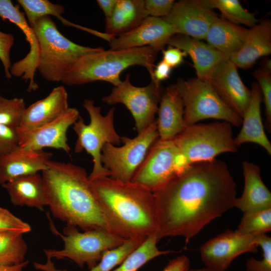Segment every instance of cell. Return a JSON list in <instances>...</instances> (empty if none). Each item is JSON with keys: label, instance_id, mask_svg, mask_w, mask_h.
Here are the masks:
<instances>
[{"label": "cell", "instance_id": "cell-1", "mask_svg": "<svg viewBox=\"0 0 271 271\" xmlns=\"http://www.w3.org/2000/svg\"><path fill=\"white\" fill-rule=\"evenodd\" d=\"M156 235L186 242L211 221L235 207L236 184L225 163L214 159L189 166L153 192Z\"/></svg>", "mask_w": 271, "mask_h": 271}, {"label": "cell", "instance_id": "cell-2", "mask_svg": "<svg viewBox=\"0 0 271 271\" xmlns=\"http://www.w3.org/2000/svg\"><path fill=\"white\" fill-rule=\"evenodd\" d=\"M41 176L47 205L55 217L83 231L113 232L84 168L50 160Z\"/></svg>", "mask_w": 271, "mask_h": 271}, {"label": "cell", "instance_id": "cell-3", "mask_svg": "<svg viewBox=\"0 0 271 271\" xmlns=\"http://www.w3.org/2000/svg\"><path fill=\"white\" fill-rule=\"evenodd\" d=\"M89 181L114 233L140 240L156 234L157 209L153 192L131 181L122 182L108 176Z\"/></svg>", "mask_w": 271, "mask_h": 271}, {"label": "cell", "instance_id": "cell-4", "mask_svg": "<svg viewBox=\"0 0 271 271\" xmlns=\"http://www.w3.org/2000/svg\"><path fill=\"white\" fill-rule=\"evenodd\" d=\"M159 52L150 46L118 50L103 48L79 58L61 82L72 86L103 81L116 86L121 81V72L134 65L146 68L151 78Z\"/></svg>", "mask_w": 271, "mask_h": 271}, {"label": "cell", "instance_id": "cell-5", "mask_svg": "<svg viewBox=\"0 0 271 271\" xmlns=\"http://www.w3.org/2000/svg\"><path fill=\"white\" fill-rule=\"evenodd\" d=\"M32 28L39 47L37 70L51 82H61L79 58L103 49L80 45L69 40L61 33L50 16L38 20Z\"/></svg>", "mask_w": 271, "mask_h": 271}, {"label": "cell", "instance_id": "cell-6", "mask_svg": "<svg viewBox=\"0 0 271 271\" xmlns=\"http://www.w3.org/2000/svg\"><path fill=\"white\" fill-rule=\"evenodd\" d=\"M232 126L226 121L187 126L173 139L184 167L213 160L223 153L237 152Z\"/></svg>", "mask_w": 271, "mask_h": 271}, {"label": "cell", "instance_id": "cell-7", "mask_svg": "<svg viewBox=\"0 0 271 271\" xmlns=\"http://www.w3.org/2000/svg\"><path fill=\"white\" fill-rule=\"evenodd\" d=\"M83 105L89 114L90 122L86 124L80 116L73 124V129L77 136L74 152L78 154L85 151L92 157L93 166L88 176L89 179L109 176V172L101 163V151L106 144L117 146L121 143V137L114 125L115 108H111L106 115H102L101 107L95 106L92 100L84 99Z\"/></svg>", "mask_w": 271, "mask_h": 271}, {"label": "cell", "instance_id": "cell-8", "mask_svg": "<svg viewBox=\"0 0 271 271\" xmlns=\"http://www.w3.org/2000/svg\"><path fill=\"white\" fill-rule=\"evenodd\" d=\"M50 224L52 232L63 240L64 247L61 250L44 249L46 256L58 259L67 258L81 267L86 264L89 269L97 264L105 251L121 245L128 239L103 229L80 232L71 225L64 227L62 234L52 222Z\"/></svg>", "mask_w": 271, "mask_h": 271}, {"label": "cell", "instance_id": "cell-9", "mask_svg": "<svg viewBox=\"0 0 271 271\" xmlns=\"http://www.w3.org/2000/svg\"><path fill=\"white\" fill-rule=\"evenodd\" d=\"M175 85L183 100L187 126L209 118L222 120L237 127L241 125L242 118L223 102L207 79L179 78Z\"/></svg>", "mask_w": 271, "mask_h": 271}, {"label": "cell", "instance_id": "cell-10", "mask_svg": "<svg viewBox=\"0 0 271 271\" xmlns=\"http://www.w3.org/2000/svg\"><path fill=\"white\" fill-rule=\"evenodd\" d=\"M159 139L156 120L133 138L121 137L123 145L105 144L101 151V163L109 177L122 182L131 181L136 171L154 143Z\"/></svg>", "mask_w": 271, "mask_h": 271}, {"label": "cell", "instance_id": "cell-11", "mask_svg": "<svg viewBox=\"0 0 271 271\" xmlns=\"http://www.w3.org/2000/svg\"><path fill=\"white\" fill-rule=\"evenodd\" d=\"M162 92L161 83L151 80L146 86H136L131 84L130 75L127 74L102 100L108 105L123 104L133 117L138 134L155 121Z\"/></svg>", "mask_w": 271, "mask_h": 271}, {"label": "cell", "instance_id": "cell-12", "mask_svg": "<svg viewBox=\"0 0 271 271\" xmlns=\"http://www.w3.org/2000/svg\"><path fill=\"white\" fill-rule=\"evenodd\" d=\"M185 169L174 140L158 139L150 148L131 182L154 192Z\"/></svg>", "mask_w": 271, "mask_h": 271}, {"label": "cell", "instance_id": "cell-13", "mask_svg": "<svg viewBox=\"0 0 271 271\" xmlns=\"http://www.w3.org/2000/svg\"><path fill=\"white\" fill-rule=\"evenodd\" d=\"M256 236L226 230L201 246V258L206 267L225 271L238 255L258 251Z\"/></svg>", "mask_w": 271, "mask_h": 271}, {"label": "cell", "instance_id": "cell-14", "mask_svg": "<svg viewBox=\"0 0 271 271\" xmlns=\"http://www.w3.org/2000/svg\"><path fill=\"white\" fill-rule=\"evenodd\" d=\"M162 18L174 27L176 34L201 40L219 18L203 0H181L175 2L169 14Z\"/></svg>", "mask_w": 271, "mask_h": 271}, {"label": "cell", "instance_id": "cell-15", "mask_svg": "<svg viewBox=\"0 0 271 271\" xmlns=\"http://www.w3.org/2000/svg\"><path fill=\"white\" fill-rule=\"evenodd\" d=\"M80 116L78 109L69 107L59 117L41 126L24 131L17 129L19 146L33 150L52 148L61 149L69 153L70 148L68 144L67 130Z\"/></svg>", "mask_w": 271, "mask_h": 271}, {"label": "cell", "instance_id": "cell-16", "mask_svg": "<svg viewBox=\"0 0 271 271\" xmlns=\"http://www.w3.org/2000/svg\"><path fill=\"white\" fill-rule=\"evenodd\" d=\"M0 17L16 25L24 33L29 43V53L11 66L10 73L12 76L29 81L28 91H35L38 88L35 75L39 62V47L34 30L29 24L25 14L20 11V6L14 5L10 0H0Z\"/></svg>", "mask_w": 271, "mask_h": 271}, {"label": "cell", "instance_id": "cell-17", "mask_svg": "<svg viewBox=\"0 0 271 271\" xmlns=\"http://www.w3.org/2000/svg\"><path fill=\"white\" fill-rule=\"evenodd\" d=\"M237 68L229 59H226L206 79L223 102L242 118L250 100L251 90L243 83Z\"/></svg>", "mask_w": 271, "mask_h": 271}, {"label": "cell", "instance_id": "cell-18", "mask_svg": "<svg viewBox=\"0 0 271 271\" xmlns=\"http://www.w3.org/2000/svg\"><path fill=\"white\" fill-rule=\"evenodd\" d=\"M176 34L174 27L162 18L148 17L134 29L108 42L110 49L113 50L150 46L160 51Z\"/></svg>", "mask_w": 271, "mask_h": 271}, {"label": "cell", "instance_id": "cell-19", "mask_svg": "<svg viewBox=\"0 0 271 271\" xmlns=\"http://www.w3.org/2000/svg\"><path fill=\"white\" fill-rule=\"evenodd\" d=\"M52 156L43 150H33L19 146L0 157V185L47 169Z\"/></svg>", "mask_w": 271, "mask_h": 271}, {"label": "cell", "instance_id": "cell-20", "mask_svg": "<svg viewBox=\"0 0 271 271\" xmlns=\"http://www.w3.org/2000/svg\"><path fill=\"white\" fill-rule=\"evenodd\" d=\"M69 108L68 93L65 88H54L45 98L26 107L20 126L24 131L41 126L55 120Z\"/></svg>", "mask_w": 271, "mask_h": 271}, {"label": "cell", "instance_id": "cell-21", "mask_svg": "<svg viewBox=\"0 0 271 271\" xmlns=\"http://www.w3.org/2000/svg\"><path fill=\"white\" fill-rule=\"evenodd\" d=\"M156 119L159 139L172 140L187 126L184 118L183 100L175 84L163 91Z\"/></svg>", "mask_w": 271, "mask_h": 271}, {"label": "cell", "instance_id": "cell-22", "mask_svg": "<svg viewBox=\"0 0 271 271\" xmlns=\"http://www.w3.org/2000/svg\"><path fill=\"white\" fill-rule=\"evenodd\" d=\"M167 45L178 48L189 55L193 62L196 77L200 79H206L220 63L229 59L207 43L184 35H174Z\"/></svg>", "mask_w": 271, "mask_h": 271}, {"label": "cell", "instance_id": "cell-23", "mask_svg": "<svg viewBox=\"0 0 271 271\" xmlns=\"http://www.w3.org/2000/svg\"><path fill=\"white\" fill-rule=\"evenodd\" d=\"M250 90V100L242 118L241 128L234 139V143L237 147L244 143H254L270 155L271 144L265 133L261 116L262 95L256 82L252 83Z\"/></svg>", "mask_w": 271, "mask_h": 271}, {"label": "cell", "instance_id": "cell-24", "mask_svg": "<svg viewBox=\"0 0 271 271\" xmlns=\"http://www.w3.org/2000/svg\"><path fill=\"white\" fill-rule=\"evenodd\" d=\"M242 166L244 189L235 207L243 213L271 208V193L261 179L259 167L246 161Z\"/></svg>", "mask_w": 271, "mask_h": 271}, {"label": "cell", "instance_id": "cell-25", "mask_svg": "<svg viewBox=\"0 0 271 271\" xmlns=\"http://www.w3.org/2000/svg\"><path fill=\"white\" fill-rule=\"evenodd\" d=\"M271 53V22L262 21L249 29L241 49L229 59L237 68L247 69L259 58Z\"/></svg>", "mask_w": 271, "mask_h": 271}, {"label": "cell", "instance_id": "cell-26", "mask_svg": "<svg viewBox=\"0 0 271 271\" xmlns=\"http://www.w3.org/2000/svg\"><path fill=\"white\" fill-rule=\"evenodd\" d=\"M8 192L12 204L43 211L47 205L43 180L38 173L18 178L1 186Z\"/></svg>", "mask_w": 271, "mask_h": 271}, {"label": "cell", "instance_id": "cell-27", "mask_svg": "<svg viewBox=\"0 0 271 271\" xmlns=\"http://www.w3.org/2000/svg\"><path fill=\"white\" fill-rule=\"evenodd\" d=\"M148 16L144 0H117L112 15L105 18V33L115 37L138 27Z\"/></svg>", "mask_w": 271, "mask_h": 271}, {"label": "cell", "instance_id": "cell-28", "mask_svg": "<svg viewBox=\"0 0 271 271\" xmlns=\"http://www.w3.org/2000/svg\"><path fill=\"white\" fill-rule=\"evenodd\" d=\"M249 30L219 18L211 26L204 39L229 59L241 49Z\"/></svg>", "mask_w": 271, "mask_h": 271}, {"label": "cell", "instance_id": "cell-29", "mask_svg": "<svg viewBox=\"0 0 271 271\" xmlns=\"http://www.w3.org/2000/svg\"><path fill=\"white\" fill-rule=\"evenodd\" d=\"M145 240L127 239L121 245L105 251L97 264L89 271H112ZM46 256L47 262L45 263H34L36 269L43 271H68L56 268L52 261V258Z\"/></svg>", "mask_w": 271, "mask_h": 271}, {"label": "cell", "instance_id": "cell-30", "mask_svg": "<svg viewBox=\"0 0 271 271\" xmlns=\"http://www.w3.org/2000/svg\"><path fill=\"white\" fill-rule=\"evenodd\" d=\"M23 233L11 230H0V266L24 262L27 245Z\"/></svg>", "mask_w": 271, "mask_h": 271}, {"label": "cell", "instance_id": "cell-31", "mask_svg": "<svg viewBox=\"0 0 271 271\" xmlns=\"http://www.w3.org/2000/svg\"><path fill=\"white\" fill-rule=\"evenodd\" d=\"M158 241L156 234L149 236L117 267L112 271H137L153 258L171 252L169 250H159L157 246Z\"/></svg>", "mask_w": 271, "mask_h": 271}, {"label": "cell", "instance_id": "cell-32", "mask_svg": "<svg viewBox=\"0 0 271 271\" xmlns=\"http://www.w3.org/2000/svg\"><path fill=\"white\" fill-rule=\"evenodd\" d=\"M210 9H216L223 19L231 23L252 28L257 24L254 15L244 9L238 0H203Z\"/></svg>", "mask_w": 271, "mask_h": 271}, {"label": "cell", "instance_id": "cell-33", "mask_svg": "<svg viewBox=\"0 0 271 271\" xmlns=\"http://www.w3.org/2000/svg\"><path fill=\"white\" fill-rule=\"evenodd\" d=\"M23 8L27 20L32 28L39 19L46 16H55L58 20L65 12L63 6L48 0H18Z\"/></svg>", "mask_w": 271, "mask_h": 271}, {"label": "cell", "instance_id": "cell-34", "mask_svg": "<svg viewBox=\"0 0 271 271\" xmlns=\"http://www.w3.org/2000/svg\"><path fill=\"white\" fill-rule=\"evenodd\" d=\"M271 230V208L244 213L237 231L252 235Z\"/></svg>", "mask_w": 271, "mask_h": 271}, {"label": "cell", "instance_id": "cell-35", "mask_svg": "<svg viewBox=\"0 0 271 271\" xmlns=\"http://www.w3.org/2000/svg\"><path fill=\"white\" fill-rule=\"evenodd\" d=\"M26 109L22 98L8 99L0 95V124L17 129Z\"/></svg>", "mask_w": 271, "mask_h": 271}, {"label": "cell", "instance_id": "cell-36", "mask_svg": "<svg viewBox=\"0 0 271 271\" xmlns=\"http://www.w3.org/2000/svg\"><path fill=\"white\" fill-rule=\"evenodd\" d=\"M253 75L257 81L264 105L265 128L271 131V73L261 68L255 70Z\"/></svg>", "mask_w": 271, "mask_h": 271}, {"label": "cell", "instance_id": "cell-37", "mask_svg": "<svg viewBox=\"0 0 271 271\" xmlns=\"http://www.w3.org/2000/svg\"><path fill=\"white\" fill-rule=\"evenodd\" d=\"M257 242L262 251V259L258 260L253 257L246 263L247 271H271V238L265 234L256 236Z\"/></svg>", "mask_w": 271, "mask_h": 271}, {"label": "cell", "instance_id": "cell-38", "mask_svg": "<svg viewBox=\"0 0 271 271\" xmlns=\"http://www.w3.org/2000/svg\"><path fill=\"white\" fill-rule=\"evenodd\" d=\"M0 230H11L23 234L31 230V226L13 214L8 210L0 207Z\"/></svg>", "mask_w": 271, "mask_h": 271}, {"label": "cell", "instance_id": "cell-39", "mask_svg": "<svg viewBox=\"0 0 271 271\" xmlns=\"http://www.w3.org/2000/svg\"><path fill=\"white\" fill-rule=\"evenodd\" d=\"M14 44V37L12 34L6 33L0 31V60L4 68L5 76L10 79L11 62L10 52Z\"/></svg>", "mask_w": 271, "mask_h": 271}, {"label": "cell", "instance_id": "cell-40", "mask_svg": "<svg viewBox=\"0 0 271 271\" xmlns=\"http://www.w3.org/2000/svg\"><path fill=\"white\" fill-rule=\"evenodd\" d=\"M17 129L0 124V157L19 146Z\"/></svg>", "mask_w": 271, "mask_h": 271}, {"label": "cell", "instance_id": "cell-41", "mask_svg": "<svg viewBox=\"0 0 271 271\" xmlns=\"http://www.w3.org/2000/svg\"><path fill=\"white\" fill-rule=\"evenodd\" d=\"M174 3V0H145V8L148 17L164 18L169 14Z\"/></svg>", "mask_w": 271, "mask_h": 271}, {"label": "cell", "instance_id": "cell-42", "mask_svg": "<svg viewBox=\"0 0 271 271\" xmlns=\"http://www.w3.org/2000/svg\"><path fill=\"white\" fill-rule=\"evenodd\" d=\"M163 59L172 68L178 67L184 61L186 53L181 49L169 46L166 49L162 50Z\"/></svg>", "mask_w": 271, "mask_h": 271}, {"label": "cell", "instance_id": "cell-43", "mask_svg": "<svg viewBox=\"0 0 271 271\" xmlns=\"http://www.w3.org/2000/svg\"><path fill=\"white\" fill-rule=\"evenodd\" d=\"M190 260L188 257L183 255L169 261L162 271H189Z\"/></svg>", "mask_w": 271, "mask_h": 271}, {"label": "cell", "instance_id": "cell-44", "mask_svg": "<svg viewBox=\"0 0 271 271\" xmlns=\"http://www.w3.org/2000/svg\"><path fill=\"white\" fill-rule=\"evenodd\" d=\"M171 70L172 68L162 60L155 66L151 80L161 83L169 78Z\"/></svg>", "mask_w": 271, "mask_h": 271}, {"label": "cell", "instance_id": "cell-45", "mask_svg": "<svg viewBox=\"0 0 271 271\" xmlns=\"http://www.w3.org/2000/svg\"><path fill=\"white\" fill-rule=\"evenodd\" d=\"M117 0H97V3L104 14L105 18L110 17L116 7Z\"/></svg>", "mask_w": 271, "mask_h": 271}, {"label": "cell", "instance_id": "cell-46", "mask_svg": "<svg viewBox=\"0 0 271 271\" xmlns=\"http://www.w3.org/2000/svg\"><path fill=\"white\" fill-rule=\"evenodd\" d=\"M28 260L15 265L8 266H0V271H24L23 268L28 263Z\"/></svg>", "mask_w": 271, "mask_h": 271}, {"label": "cell", "instance_id": "cell-47", "mask_svg": "<svg viewBox=\"0 0 271 271\" xmlns=\"http://www.w3.org/2000/svg\"><path fill=\"white\" fill-rule=\"evenodd\" d=\"M261 69L271 73V61L268 58L263 59L261 61Z\"/></svg>", "mask_w": 271, "mask_h": 271}, {"label": "cell", "instance_id": "cell-48", "mask_svg": "<svg viewBox=\"0 0 271 271\" xmlns=\"http://www.w3.org/2000/svg\"><path fill=\"white\" fill-rule=\"evenodd\" d=\"M189 271H220L217 270H215L211 269L208 267L203 268H198V269H190Z\"/></svg>", "mask_w": 271, "mask_h": 271}]
</instances>
